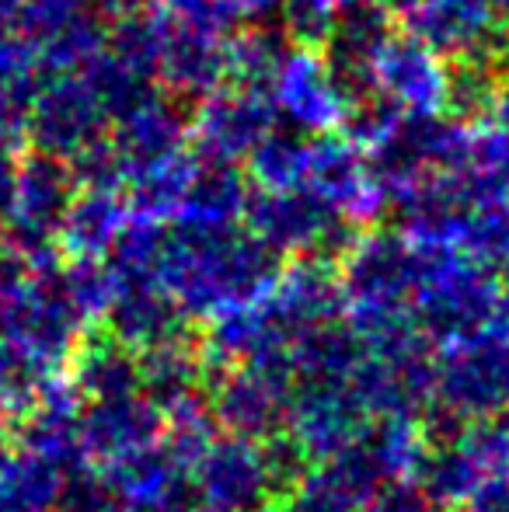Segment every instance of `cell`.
<instances>
[{
	"instance_id": "cell-1",
	"label": "cell",
	"mask_w": 509,
	"mask_h": 512,
	"mask_svg": "<svg viewBox=\"0 0 509 512\" xmlns=\"http://www.w3.org/2000/svg\"><path fill=\"white\" fill-rule=\"evenodd\" d=\"M276 269L279 258L241 223L231 227L168 223L150 276L175 300L185 321L206 324L262 293Z\"/></svg>"
},
{
	"instance_id": "cell-2",
	"label": "cell",
	"mask_w": 509,
	"mask_h": 512,
	"mask_svg": "<svg viewBox=\"0 0 509 512\" xmlns=\"http://www.w3.org/2000/svg\"><path fill=\"white\" fill-rule=\"evenodd\" d=\"M339 321L367 345L426 338L415 321L419 248L401 227H363L339 251Z\"/></svg>"
},
{
	"instance_id": "cell-3",
	"label": "cell",
	"mask_w": 509,
	"mask_h": 512,
	"mask_svg": "<svg viewBox=\"0 0 509 512\" xmlns=\"http://www.w3.org/2000/svg\"><path fill=\"white\" fill-rule=\"evenodd\" d=\"M436 422L471 425L509 415V317H489L436 338L429 349V405Z\"/></svg>"
},
{
	"instance_id": "cell-4",
	"label": "cell",
	"mask_w": 509,
	"mask_h": 512,
	"mask_svg": "<svg viewBox=\"0 0 509 512\" xmlns=\"http://www.w3.org/2000/svg\"><path fill=\"white\" fill-rule=\"evenodd\" d=\"M286 457L276 439L220 429L189 467L192 512H276L290 478Z\"/></svg>"
},
{
	"instance_id": "cell-5",
	"label": "cell",
	"mask_w": 509,
	"mask_h": 512,
	"mask_svg": "<svg viewBox=\"0 0 509 512\" xmlns=\"http://www.w3.org/2000/svg\"><path fill=\"white\" fill-rule=\"evenodd\" d=\"M360 359H356V366H360ZM356 366L346 373H297L293 377L290 405H286L283 432H279L290 457H335L374 429L377 415L356 387Z\"/></svg>"
},
{
	"instance_id": "cell-6",
	"label": "cell",
	"mask_w": 509,
	"mask_h": 512,
	"mask_svg": "<svg viewBox=\"0 0 509 512\" xmlns=\"http://www.w3.org/2000/svg\"><path fill=\"white\" fill-rule=\"evenodd\" d=\"M499 314H503V272L461 251L419 248L415 321L429 342Z\"/></svg>"
},
{
	"instance_id": "cell-7",
	"label": "cell",
	"mask_w": 509,
	"mask_h": 512,
	"mask_svg": "<svg viewBox=\"0 0 509 512\" xmlns=\"http://www.w3.org/2000/svg\"><path fill=\"white\" fill-rule=\"evenodd\" d=\"M112 126V105L88 70L46 74L28 112L25 140L39 154L74 161L81 150L98 143Z\"/></svg>"
},
{
	"instance_id": "cell-8",
	"label": "cell",
	"mask_w": 509,
	"mask_h": 512,
	"mask_svg": "<svg viewBox=\"0 0 509 512\" xmlns=\"http://www.w3.org/2000/svg\"><path fill=\"white\" fill-rule=\"evenodd\" d=\"M269 98L279 122L304 136L342 133L353 105V91L335 74L321 46L290 42L283 63L269 81Z\"/></svg>"
},
{
	"instance_id": "cell-9",
	"label": "cell",
	"mask_w": 509,
	"mask_h": 512,
	"mask_svg": "<svg viewBox=\"0 0 509 512\" xmlns=\"http://www.w3.org/2000/svg\"><path fill=\"white\" fill-rule=\"evenodd\" d=\"M245 227L276 258L339 255L356 234L346 220L332 213L311 189L252 192Z\"/></svg>"
},
{
	"instance_id": "cell-10",
	"label": "cell",
	"mask_w": 509,
	"mask_h": 512,
	"mask_svg": "<svg viewBox=\"0 0 509 512\" xmlns=\"http://www.w3.org/2000/svg\"><path fill=\"white\" fill-rule=\"evenodd\" d=\"M401 21L447 60L509 67V18L499 0H415Z\"/></svg>"
},
{
	"instance_id": "cell-11",
	"label": "cell",
	"mask_w": 509,
	"mask_h": 512,
	"mask_svg": "<svg viewBox=\"0 0 509 512\" xmlns=\"http://www.w3.org/2000/svg\"><path fill=\"white\" fill-rule=\"evenodd\" d=\"M304 189H311L353 230L377 227V220L391 209V199H387L367 150L349 140L346 133L311 136Z\"/></svg>"
},
{
	"instance_id": "cell-12",
	"label": "cell",
	"mask_w": 509,
	"mask_h": 512,
	"mask_svg": "<svg viewBox=\"0 0 509 512\" xmlns=\"http://www.w3.org/2000/svg\"><path fill=\"white\" fill-rule=\"evenodd\" d=\"M77 192V178L67 161L53 154H28L21 157L14 189L4 203V230L7 244L25 255H42L56 251L63 216L70 209V199Z\"/></svg>"
},
{
	"instance_id": "cell-13",
	"label": "cell",
	"mask_w": 509,
	"mask_h": 512,
	"mask_svg": "<svg viewBox=\"0 0 509 512\" xmlns=\"http://www.w3.org/2000/svg\"><path fill=\"white\" fill-rule=\"evenodd\" d=\"M279 126L269 91L248 84H220L189 115L192 150L206 161L245 164L248 154Z\"/></svg>"
},
{
	"instance_id": "cell-14",
	"label": "cell",
	"mask_w": 509,
	"mask_h": 512,
	"mask_svg": "<svg viewBox=\"0 0 509 512\" xmlns=\"http://www.w3.org/2000/svg\"><path fill=\"white\" fill-rule=\"evenodd\" d=\"M293 391L290 363H241L217 370L210 380V408L224 432L276 439L283 432Z\"/></svg>"
},
{
	"instance_id": "cell-15",
	"label": "cell",
	"mask_w": 509,
	"mask_h": 512,
	"mask_svg": "<svg viewBox=\"0 0 509 512\" xmlns=\"http://www.w3.org/2000/svg\"><path fill=\"white\" fill-rule=\"evenodd\" d=\"M450 60L415 39L408 28L394 32L370 63L367 91L401 115H443Z\"/></svg>"
},
{
	"instance_id": "cell-16",
	"label": "cell",
	"mask_w": 509,
	"mask_h": 512,
	"mask_svg": "<svg viewBox=\"0 0 509 512\" xmlns=\"http://www.w3.org/2000/svg\"><path fill=\"white\" fill-rule=\"evenodd\" d=\"M164 439V411L147 391L91 398L81 408L84 467L102 471Z\"/></svg>"
},
{
	"instance_id": "cell-17",
	"label": "cell",
	"mask_w": 509,
	"mask_h": 512,
	"mask_svg": "<svg viewBox=\"0 0 509 512\" xmlns=\"http://www.w3.org/2000/svg\"><path fill=\"white\" fill-rule=\"evenodd\" d=\"M381 485L377 467L356 443L335 457L300 460L279 492L276 512H363Z\"/></svg>"
},
{
	"instance_id": "cell-18",
	"label": "cell",
	"mask_w": 509,
	"mask_h": 512,
	"mask_svg": "<svg viewBox=\"0 0 509 512\" xmlns=\"http://www.w3.org/2000/svg\"><path fill=\"white\" fill-rule=\"evenodd\" d=\"M227 35L231 28L168 18L157 53V84L178 102H199L213 88L227 84Z\"/></svg>"
},
{
	"instance_id": "cell-19",
	"label": "cell",
	"mask_w": 509,
	"mask_h": 512,
	"mask_svg": "<svg viewBox=\"0 0 509 512\" xmlns=\"http://www.w3.org/2000/svg\"><path fill=\"white\" fill-rule=\"evenodd\" d=\"M109 143L116 150L119 164H123L126 182L133 171L189 150L192 133L189 119L178 108V98H171L164 88H150L147 95L129 102L123 112H116V119L109 126Z\"/></svg>"
},
{
	"instance_id": "cell-20",
	"label": "cell",
	"mask_w": 509,
	"mask_h": 512,
	"mask_svg": "<svg viewBox=\"0 0 509 512\" xmlns=\"http://www.w3.org/2000/svg\"><path fill=\"white\" fill-rule=\"evenodd\" d=\"M116 276V300L105 317V328L116 342H123L133 352H143L168 342V338L185 335L189 321L150 272L116 269Z\"/></svg>"
},
{
	"instance_id": "cell-21",
	"label": "cell",
	"mask_w": 509,
	"mask_h": 512,
	"mask_svg": "<svg viewBox=\"0 0 509 512\" xmlns=\"http://www.w3.org/2000/svg\"><path fill=\"white\" fill-rule=\"evenodd\" d=\"M133 209L119 185H77L63 216L56 251L63 258H112L123 241Z\"/></svg>"
},
{
	"instance_id": "cell-22",
	"label": "cell",
	"mask_w": 509,
	"mask_h": 512,
	"mask_svg": "<svg viewBox=\"0 0 509 512\" xmlns=\"http://www.w3.org/2000/svg\"><path fill=\"white\" fill-rule=\"evenodd\" d=\"M398 32L394 28V14L387 11L381 0H360L356 7H349L339 18V25L332 28L325 49V56L332 60L335 74L346 81V88L356 95L367 91V74L370 63L377 60V53L384 49V42Z\"/></svg>"
},
{
	"instance_id": "cell-23",
	"label": "cell",
	"mask_w": 509,
	"mask_h": 512,
	"mask_svg": "<svg viewBox=\"0 0 509 512\" xmlns=\"http://www.w3.org/2000/svg\"><path fill=\"white\" fill-rule=\"evenodd\" d=\"M363 453L377 467L381 481H419L433 457V429L426 415H387L360 439Z\"/></svg>"
},
{
	"instance_id": "cell-24",
	"label": "cell",
	"mask_w": 509,
	"mask_h": 512,
	"mask_svg": "<svg viewBox=\"0 0 509 512\" xmlns=\"http://www.w3.org/2000/svg\"><path fill=\"white\" fill-rule=\"evenodd\" d=\"M252 203V182L241 171V164L206 161L199 157L192 175L189 196L175 223H196V227H231L241 223Z\"/></svg>"
},
{
	"instance_id": "cell-25",
	"label": "cell",
	"mask_w": 509,
	"mask_h": 512,
	"mask_svg": "<svg viewBox=\"0 0 509 512\" xmlns=\"http://www.w3.org/2000/svg\"><path fill=\"white\" fill-rule=\"evenodd\" d=\"M199 154L196 150H182V154H171L164 161H154L147 168L133 171V175L123 182L126 199L133 216L150 223H175L178 213L185 206V196H189L192 175H196Z\"/></svg>"
},
{
	"instance_id": "cell-26",
	"label": "cell",
	"mask_w": 509,
	"mask_h": 512,
	"mask_svg": "<svg viewBox=\"0 0 509 512\" xmlns=\"http://www.w3.org/2000/svg\"><path fill=\"white\" fill-rule=\"evenodd\" d=\"M42 77L46 70H42L35 42L21 35H0V140H25L28 112H32Z\"/></svg>"
},
{
	"instance_id": "cell-27",
	"label": "cell",
	"mask_w": 509,
	"mask_h": 512,
	"mask_svg": "<svg viewBox=\"0 0 509 512\" xmlns=\"http://www.w3.org/2000/svg\"><path fill=\"white\" fill-rule=\"evenodd\" d=\"M63 485L67 471L25 446L0 457V512H60Z\"/></svg>"
},
{
	"instance_id": "cell-28",
	"label": "cell",
	"mask_w": 509,
	"mask_h": 512,
	"mask_svg": "<svg viewBox=\"0 0 509 512\" xmlns=\"http://www.w3.org/2000/svg\"><path fill=\"white\" fill-rule=\"evenodd\" d=\"M136 356H140L143 391H147L161 408L178 398H185V394L203 391V384L210 380L203 352H199V345H192L185 335L168 338V342L136 352Z\"/></svg>"
},
{
	"instance_id": "cell-29",
	"label": "cell",
	"mask_w": 509,
	"mask_h": 512,
	"mask_svg": "<svg viewBox=\"0 0 509 512\" xmlns=\"http://www.w3.org/2000/svg\"><path fill=\"white\" fill-rule=\"evenodd\" d=\"M307 154H311V136L297 133V129H290V126L286 129L276 126L252 154H248L245 175L255 192L304 189Z\"/></svg>"
},
{
	"instance_id": "cell-30",
	"label": "cell",
	"mask_w": 509,
	"mask_h": 512,
	"mask_svg": "<svg viewBox=\"0 0 509 512\" xmlns=\"http://www.w3.org/2000/svg\"><path fill=\"white\" fill-rule=\"evenodd\" d=\"M286 49L290 39L283 28H272L265 21L238 25V32L227 35V81L269 91V81L283 63Z\"/></svg>"
},
{
	"instance_id": "cell-31",
	"label": "cell",
	"mask_w": 509,
	"mask_h": 512,
	"mask_svg": "<svg viewBox=\"0 0 509 512\" xmlns=\"http://www.w3.org/2000/svg\"><path fill=\"white\" fill-rule=\"evenodd\" d=\"M503 70L485 60H450L447 74V108L443 115L461 122H482L492 112V98Z\"/></svg>"
},
{
	"instance_id": "cell-32",
	"label": "cell",
	"mask_w": 509,
	"mask_h": 512,
	"mask_svg": "<svg viewBox=\"0 0 509 512\" xmlns=\"http://www.w3.org/2000/svg\"><path fill=\"white\" fill-rule=\"evenodd\" d=\"M360 0H283L279 28L297 46H325L339 18Z\"/></svg>"
},
{
	"instance_id": "cell-33",
	"label": "cell",
	"mask_w": 509,
	"mask_h": 512,
	"mask_svg": "<svg viewBox=\"0 0 509 512\" xmlns=\"http://www.w3.org/2000/svg\"><path fill=\"white\" fill-rule=\"evenodd\" d=\"M60 512H126V509L91 467H77V471L67 474Z\"/></svg>"
},
{
	"instance_id": "cell-34",
	"label": "cell",
	"mask_w": 509,
	"mask_h": 512,
	"mask_svg": "<svg viewBox=\"0 0 509 512\" xmlns=\"http://www.w3.org/2000/svg\"><path fill=\"white\" fill-rule=\"evenodd\" d=\"M363 512H443L433 495L422 488V481H384Z\"/></svg>"
},
{
	"instance_id": "cell-35",
	"label": "cell",
	"mask_w": 509,
	"mask_h": 512,
	"mask_svg": "<svg viewBox=\"0 0 509 512\" xmlns=\"http://www.w3.org/2000/svg\"><path fill=\"white\" fill-rule=\"evenodd\" d=\"M279 7H283V0H220V14H224L227 28L269 21L272 14H279Z\"/></svg>"
},
{
	"instance_id": "cell-36",
	"label": "cell",
	"mask_w": 509,
	"mask_h": 512,
	"mask_svg": "<svg viewBox=\"0 0 509 512\" xmlns=\"http://www.w3.org/2000/svg\"><path fill=\"white\" fill-rule=\"evenodd\" d=\"M32 4L35 0H0V35H21L25 39Z\"/></svg>"
},
{
	"instance_id": "cell-37",
	"label": "cell",
	"mask_w": 509,
	"mask_h": 512,
	"mask_svg": "<svg viewBox=\"0 0 509 512\" xmlns=\"http://www.w3.org/2000/svg\"><path fill=\"white\" fill-rule=\"evenodd\" d=\"M18 168H21V157H18V150H14V143L0 140V209H4L7 196H11Z\"/></svg>"
},
{
	"instance_id": "cell-38",
	"label": "cell",
	"mask_w": 509,
	"mask_h": 512,
	"mask_svg": "<svg viewBox=\"0 0 509 512\" xmlns=\"http://www.w3.org/2000/svg\"><path fill=\"white\" fill-rule=\"evenodd\" d=\"M489 122H496V126L509 136V67L499 74V88H496V98H492Z\"/></svg>"
},
{
	"instance_id": "cell-39",
	"label": "cell",
	"mask_w": 509,
	"mask_h": 512,
	"mask_svg": "<svg viewBox=\"0 0 509 512\" xmlns=\"http://www.w3.org/2000/svg\"><path fill=\"white\" fill-rule=\"evenodd\" d=\"M381 4L387 7V11L394 14V18H405V14H408V7H412L415 0H381Z\"/></svg>"
},
{
	"instance_id": "cell-40",
	"label": "cell",
	"mask_w": 509,
	"mask_h": 512,
	"mask_svg": "<svg viewBox=\"0 0 509 512\" xmlns=\"http://www.w3.org/2000/svg\"><path fill=\"white\" fill-rule=\"evenodd\" d=\"M503 314L509 317V265L503 269Z\"/></svg>"
},
{
	"instance_id": "cell-41",
	"label": "cell",
	"mask_w": 509,
	"mask_h": 512,
	"mask_svg": "<svg viewBox=\"0 0 509 512\" xmlns=\"http://www.w3.org/2000/svg\"><path fill=\"white\" fill-rule=\"evenodd\" d=\"M7 248H11V244H7V230H4V223H0V258L7 255Z\"/></svg>"
},
{
	"instance_id": "cell-42",
	"label": "cell",
	"mask_w": 509,
	"mask_h": 512,
	"mask_svg": "<svg viewBox=\"0 0 509 512\" xmlns=\"http://www.w3.org/2000/svg\"><path fill=\"white\" fill-rule=\"evenodd\" d=\"M7 453V439H4V422H0V457Z\"/></svg>"
}]
</instances>
